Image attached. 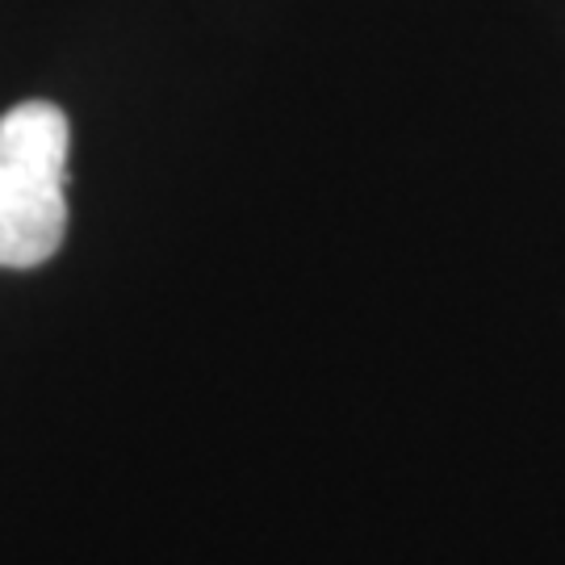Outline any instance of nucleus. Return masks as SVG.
I'll use <instances>...</instances> for the list:
<instances>
[{
    "label": "nucleus",
    "instance_id": "1",
    "mask_svg": "<svg viewBox=\"0 0 565 565\" xmlns=\"http://www.w3.org/2000/svg\"><path fill=\"white\" fill-rule=\"evenodd\" d=\"M67 114L51 102L0 118V268H39L67 235Z\"/></svg>",
    "mask_w": 565,
    "mask_h": 565
}]
</instances>
